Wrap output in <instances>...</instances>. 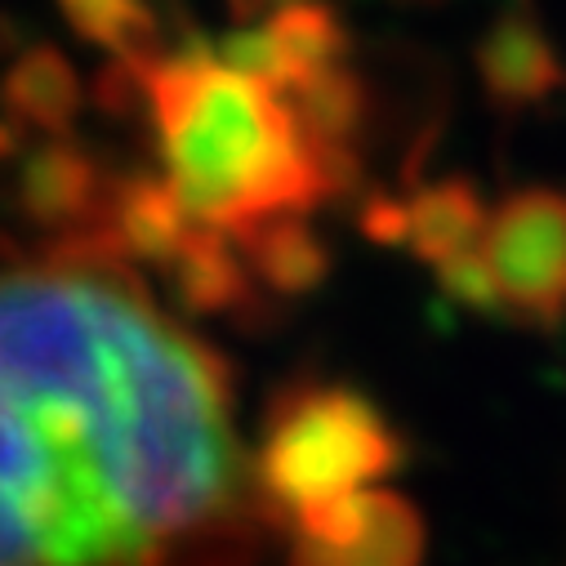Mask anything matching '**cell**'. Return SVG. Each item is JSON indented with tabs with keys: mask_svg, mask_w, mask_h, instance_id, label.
<instances>
[{
	"mask_svg": "<svg viewBox=\"0 0 566 566\" xmlns=\"http://www.w3.org/2000/svg\"><path fill=\"white\" fill-rule=\"evenodd\" d=\"M491 313L557 326L566 317V192L526 188L509 197L478 237Z\"/></svg>",
	"mask_w": 566,
	"mask_h": 566,
	"instance_id": "3",
	"label": "cell"
},
{
	"mask_svg": "<svg viewBox=\"0 0 566 566\" xmlns=\"http://www.w3.org/2000/svg\"><path fill=\"white\" fill-rule=\"evenodd\" d=\"M129 72L153 116L166 188L192 223L241 241L348 188L353 161L322 157L286 98L214 54H157Z\"/></svg>",
	"mask_w": 566,
	"mask_h": 566,
	"instance_id": "2",
	"label": "cell"
},
{
	"mask_svg": "<svg viewBox=\"0 0 566 566\" xmlns=\"http://www.w3.org/2000/svg\"><path fill=\"white\" fill-rule=\"evenodd\" d=\"M0 566H304L223 357L98 241L0 268Z\"/></svg>",
	"mask_w": 566,
	"mask_h": 566,
	"instance_id": "1",
	"label": "cell"
},
{
	"mask_svg": "<svg viewBox=\"0 0 566 566\" xmlns=\"http://www.w3.org/2000/svg\"><path fill=\"white\" fill-rule=\"evenodd\" d=\"M107 188L112 184L72 144H41L19 170L23 214L45 223V228H72L67 241H98Z\"/></svg>",
	"mask_w": 566,
	"mask_h": 566,
	"instance_id": "4",
	"label": "cell"
},
{
	"mask_svg": "<svg viewBox=\"0 0 566 566\" xmlns=\"http://www.w3.org/2000/svg\"><path fill=\"white\" fill-rule=\"evenodd\" d=\"M482 81L495 103H535L562 81V63L531 14H504L482 41Z\"/></svg>",
	"mask_w": 566,
	"mask_h": 566,
	"instance_id": "5",
	"label": "cell"
},
{
	"mask_svg": "<svg viewBox=\"0 0 566 566\" xmlns=\"http://www.w3.org/2000/svg\"><path fill=\"white\" fill-rule=\"evenodd\" d=\"M250 6H295V0H237V10H250Z\"/></svg>",
	"mask_w": 566,
	"mask_h": 566,
	"instance_id": "10",
	"label": "cell"
},
{
	"mask_svg": "<svg viewBox=\"0 0 566 566\" xmlns=\"http://www.w3.org/2000/svg\"><path fill=\"white\" fill-rule=\"evenodd\" d=\"M482 228H486V210L478 192L460 179L423 188L419 197H410V206H401V241L433 268L469 254Z\"/></svg>",
	"mask_w": 566,
	"mask_h": 566,
	"instance_id": "6",
	"label": "cell"
},
{
	"mask_svg": "<svg viewBox=\"0 0 566 566\" xmlns=\"http://www.w3.org/2000/svg\"><path fill=\"white\" fill-rule=\"evenodd\" d=\"M6 103H10L14 125H41V129L59 134L81 103V85H76V72L54 50H32L10 72Z\"/></svg>",
	"mask_w": 566,
	"mask_h": 566,
	"instance_id": "8",
	"label": "cell"
},
{
	"mask_svg": "<svg viewBox=\"0 0 566 566\" xmlns=\"http://www.w3.org/2000/svg\"><path fill=\"white\" fill-rule=\"evenodd\" d=\"M241 245V263L250 276H259V286L295 295L308 291L326 276V250L322 241L304 228V219H276L254 228L250 237L237 241Z\"/></svg>",
	"mask_w": 566,
	"mask_h": 566,
	"instance_id": "7",
	"label": "cell"
},
{
	"mask_svg": "<svg viewBox=\"0 0 566 566\" xmlns=\"http://www.w3.org/2000/svg\"><path fill=\"white\" fill-rule=\"evenodd\" d=\"M67 23L116 54V63L138 67L157 59V19L148 0H59Z\"/></svg>",
	"mask_w": 566,
	"mask_h": 566,
	"instance_id": "9",
	"label": "cell"
}]
</instances>
